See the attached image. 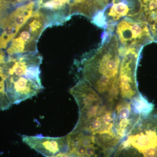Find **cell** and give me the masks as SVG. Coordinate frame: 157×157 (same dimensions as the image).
Here are the masks:
<instances>
[{
	"instance_id": "obj_5",
	"label": "cell",
	"mask_w": 157,
	"mask_h": 157,
	"mask_svg": "<svg viewBox=\"0 0 157 157\" xmlns=\"http://www.w3.org/2000/svg\"><path fill=\"white\" fill-rule=\"evenodd\" d=\"M114 30L120 46L124 49L141 48V46L151 40L147 24L142 19V14L121 20Z\"/></svg>"
},
{
	"instance_id": "obj_9",
	"label": "cell",
	"mask_w": 157,
	"mask_h": 157,
	"mask_svg": "<svg viewBox=\"0 0 157 157\" xmlns=\"http://www.w3.org/2000/svg\"><path fill=\"white\" fill-rule=\"evenodd\" d=\"M36 10L44 19L46 28L63 24L70 19L71 0H33Z\"/></svg>"
},
{
	"instance_id": "obj_6",
	"label": "cell",
	"mask_w": 157,
	"mask_h": 157,
	"mask_svg": "<svg viewBox=\"0 0 157 157\" xmlns=\"http://www.w3.org/2000/svg\"><path fill=\"white\" fill-rule=\"evenodd\" d=\"M121 61L118 76L120 98L129 101H134L140 94L137 89L136 69L140 48L124 49L121 48Z\"/></svg>"
},
{
	"instance_id": "obj_4",
	"label": "cell",
	"mask_w": 157,
	"mask_h": 157,
	"mask_svg": "<svg viewBox=\"0 0 157 157\" xmlns=\"http://www.w3.org/2000/svg\"><path fill=\"white\" fill-rule=\"evenodd\" d=\"M46 29L44 19L37 10L11 40L7 49L8 55L38 53L37 43Z\"/></svg>"
},
{
	"instance_id": "obj_7",
	"label": "cell",
	"mask_w": 157,
	"mask_h": 157,
	"mask_svg": "<svg viewBox=\"0 0 157 157\" xmlns=\"http://www.w3.org/2000/svg\"><path fill=\"white\" fill-rule=\"evenodd\" d=\"M142 4L140 0H112L108 6L96 15V25L104 29L114 30L120 21L135 17L141 14Z\"/></svg>"
},
{
	"instance_id": "obj_3",
	"label": "cell",
	"mask_w": 157,
	"mask_h": 157,
	"mask_svg": "<svg viewBox=\"0 0 157 157\" xmlns=\"http://www.w3.org/2000/svg\"><path fill=\"white\" fill-rule=\"evenodd\" d=\"M157 147V113L140 116L121 140L113 157H142Z\"/></svg>"
},
{
	"instance_id": "obj_8",
	"label": "cell",
	"mask_w": 157,
	"mask_h": 157,
	"mask_svg": "<svg viewBox=\"0 0 157 157\" xmlns=\"http://www.w3.org/2000/svg\"><path fill=\"white\" fill-rule=\"evenodd\" d=\"M36 3L33 0L16 7L5 18L0 27V49L8 48L11 40L33 14Z\"/></svg>"
},
{
	"instance_id": "obj_1",
	"label": "cell",
	"mask_w": 157,
	"mask_h": 157,
	"mask_svg": "<svg viewBox=\"0 0 157 157\" xmlns=\"http://www.w3.org/2000/svg\"><path fill=\"white\" fill-rule=\"evenodd\" d=\"M105 31L99 48L86 54L76 63L81 78L101 98L108 102H117L121 99L118 86L121 53L115 34Z\"/></svg>"
},
{
	"instance_id": "obj_10",
	"label": "cell",
	"mask_w": 157,
	"mask_h": 157,
	"mask_svg": "<svg viewBox=\"0 0 157 157\" xmlns=\"http://www.w3.org/2000/svg\"><path fill=\"white\" fill-rule=\"evenodd\" d=\"M112 0H71V14H79L91 20L103 11Z\"/></svg>"
},
{
	"instance_id": "obj_11",
	"label": "cell",
	"mask_w": 157,
	"mask_h": 157,
	"mask_svg": "<svg viewBox=\"0 0 157 157\" xmlns=\"http://www.w3.org/2000/svg\"><path fill=\"white\" fill-rule=\"evenodd\" d=\"M17 7L13 5L10 0H0V27L5 18Z\"/></svg>"
},
{
	"instance_id": "obj_2",
	"label": "cell",
	"mask_w": 157,
	"mask_h": 157,
	"mask_svg": "<svg viewBox=\"0 0 157 157\" xmlns=\"http://www.w3.org/2000/svg\"><path fill=\"white\" fill-rule=\"evenodd\" d=\"M8 56L4 73L6 101L10 107L37 95L43 90L40 69L42 57L38 52Z\"/></svg>"
}]
</instances>
